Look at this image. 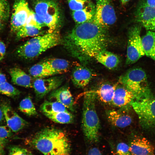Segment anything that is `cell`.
I'll return each mask as SVG.
<instances>
[{
  "label": "cell",
  "instance_id": "5",
  "mask_svg": "<svg viewBox=\"0 0 155 155\" xmlns=\"http://www.w3.org/2000/svg\"><path fill=\"white\" fill-rule=\"evenodd\" d=\"M119 82L133 94L134 100H140L152 95L145 71L140 68L131 69L121 76Z\"/></svg>",
  "mask_w": 155,
  "mask_h": 155
},
{
  "label": "cell",
  "instance_id": "17",
  "mask_svg": "<svg viewBox=\"0 0 155 155\" xmlns=\"http://www.w3.org/2000/svg\"><path fill=\"white\" fill-rule=\"evenodd\" d=\"M93 76L92 71L86 67L79 65L73 69L71 79L73 84L79 88L84 87L90 82Z\"/></svg>",
  "mask_w": 155,
  "mask_h": 155
},
{
  "label": "cell",
  "instance_id": "24",
  "mask_svg": "<svg viewBox=\"0 0 155 155\" xmlns=\"http://www.w3.org/2000/svg\"><path fill=\"white\" fill-rule=\"evenodd\" d=\"M116 85L109 84H102L96 90L94 91L96 98L104 103L112 104Z\"/></svg>",
  "mask_w": 155,
  "mask_h": 155
},
{
  "label": "cell",
  "instance_id": "3",
  "mask_svg": "<svg viewBox=\"0 0 155 155\" xmlns=\"http://www.w3.org/2000/svg\"><path fill=\"white\" fill-rule=\"evenodd\" d=\"M59 31L34 36L19 46L16 53L18 57L25 59L35 58L48 49L62 42Z\"/></svg>",
  "mask_w": 155,
  "mask_h": 155
},
{
  "label": "cell",
  "instance_id": "37",
  "mask_svg": "<svg viewBox=\"0 0 155 155\" xmlns=\"http://www.w3.org/2000/svg\"><path fill=\"white\" fill-rule=\"evenodd\" d=\"M6 51V47L5 43L0 40V61L4 58Z\"/></svg>",
  "mask_w": 155,
  "mask_h": 155
},
{
  "label": "cell",
  "instance_id": "7",
  "mask_svg": "<svg viewBox=\"0 0 155 155\" xmlns=\"http://www.w3.org/2000/svg\"><path fill=\"white\" fill-rule=\"evenodd\" d=\"M131 106L137 114L139 123L146 129L155 127V96H150L140 100H134Z\"/></svg>",
  "mask_w": 155,
  "mask_h": 155
},
{
  "label": "cell",
  "instance_id": "16",
  "mask_svg": "<svg viewBox=\"0 0 155 155\" xmlns=\"http://www.w3.org/2000/svg\"><path fill=\"white\" fill-rule=\"evenodd\" d=\"M134 100L133 94L129 90L121 84V86L116 85L112 104L122 108H128Z\"/></svg>",
  "mask_w": 155,
  "mask_h": 155
},
{
  "label": "cell",
  "instance_id": "38",
  "mask_svg": "<svg viewBox=\"0 0 155 155\" xmlns=\"http://www.w3.org/2000/svg\"><path fill=\"white\" fill-rule=\"evenodd\" d=\"M88 155H102L100 150L96 148L90 149L88 153Z\"/></svg>",
  "mask_w": 155,
  "mask_h": 155
},
{
  "label": "cell",
  "instance_id": "11",
  "mask_svg": "<svg viewBox=\"0 0 155 155\" xmlns=\"http://www.w3.org/2000/svg\"><path fill=\"white\" fill-rule=\"evenodd\" d=\"M63 81V77L54 76L46 78H36L33 85L36 98L40 100L50 92L60 87Z\"/></svg>",
  "mask_w": 155,
  "mask_h": 155
},
{
  "label": "cell",
  "instance_id": "40",
  "mask_svg": "<svg viewBox=\"0 0 155 155\" xmlns=\"http://www.w3.org/2000/svg\"><path fill=\"white\" fill-rule=\"evenodd\" d=\"M7 81V79L5 75L0 71V84Z\"/></svg>",
  "mask_w": 155,
  "mask_h": 155
},
{
  "label": "cell",
  "instance_id": "30",
  "mask_svg": "<svg viewBox=\"0 0 155 155\" xmlns=\"http://www.w3.org/2000/svg\"><path fill=\"white\" fill-rule=\"evenodd\" d=\"M9 14L10 7L7 0H0V32L5 28Z\"/></svg>",
  "mask_w": 155,
  "mask_h": 155
},
{
  "label": "cell",
  "instance_id": "15",
  "mask_svg": "<svg viewBox=\"0 0 155 155\" xmlns=\"http://www.w3.org/2000/svg\"><path fill=\"white\" fill-rule=\"evenodd\" d=\"M128 108H122L120 110L107 111L106 115L109 122L115 127L123 128L129 125L132 123L131 116L128 112Z\"/></svg>",
  "mask_w": 155,
  "mask_h": 155
},
{
  "label": "cell",
  "instance_id": "42",
  "mask_svg": "<svg viewBox=\"0 0 155 155\" xmlns=\"http://www.w3.org/2000/svg\"><path fill=\"white\" fill-rule=\"evenodd\" d=\"M8 142L7 139H3L0 138V145H5Z\"/></svg>",
  "mask_w": 155,
  "mask_h": 155
},
{
  "label": "cell",
  "instance_id": "14",
  "mask_svg": "<svg viewBox=\"0 0 155 155\" xmlns=\"http://www.w3.org/2000/svg\"><path fill=\"white\" fill-rule=\"evenodd\" d=\"M48 98L50 101L60 103L71 111H74L73 98L67 86L59 87L50 92Z\"/></svg>",
  "mask_w": 155,
  "mask_h": 155
},
{
  "label": "cell",
  "instance_id": "12",
  "mask_svg": "<svg viewBox=\"0 0 155 155\" xmlns=\"http://www.w3.org/2000/svg\"><path fill=\"white\" fill-rule=\"evenodd\" d=\"M135 20L146 30L155 32V7L144 2L137 7Z\"/></svg>",
  "mask_w": 155,
  "mask_h": 155
},
{
  "label": "cell",
  "instance_id": "29",
  "mask_svg": "<svg viewBox=\"0 0 155 155\" xmlns=\"http://www.w3.org/2000/svg\"><path fill=\"white\" fill-rule=\"evenodd\" d=\"M19 108L21 112L28 116H34L37 114L35 106L29 96L25 97L21 101Z\"/></svg>",
  "mask_w": 155,
  "mask_h": 155
},
{
  "label": "cell",
  "instance_id": "26",
  "mask_svg": "<svg viewBox=\"0 0 155 155\" xmlns=\"http://www.w3.org/2000/svg\"><path fill=\"white\" fill-rule=\"evenodd\" d=\"M44 114L53 121L60 124L71 123L74 120L73 116L69 111Z\"/></svg>",
  "mask_w": 155,
  "mask_h": 155
},
{
  "label": "cell",
  "instance_id": "1",
  "mask_svg": "<svg viewBox=\"0 0 155 155\" xmlns=\"http://www.w3.org/2000/svg\"><path fill=\"white\" fill-rule=\"evenodd\" d=\"M66 48L82 61L93 58L106 49L108 42L106 30L92 22L77 24L65 38Z\"/></svg>",
  "mask_w": 155,
  "mask_h": 155
},
{
  "label": "cell",
  "instance_id": "31",
  "mask_svg": "<svg viewBox=\"0 0 155 155\" xmlns=\"http://www.w3.org/2000/svg\"><path fill=\"white\" fill-rule=\"evenodd\" d=\"M21 92L7 81L0 84V93L13 97L19 95Z\"/></svg>",
  "mask_w": 155,
  "mask_h": 155
},
{
  "label": "cell",
  "instance_id": "25",
  "mask_svg": "<svg viewBox=\"0 0 155 155\" xmlns=\"http://www.w3.org/2000/svg\"><path fill=\"white\" fill-rule=\"evenodd\" d=\"M46 64L57 74L66 73L70 66L69 62L65 59L53 58L45 61Z\"/></svg>",
  "mask_w": 155,
  "mask_h": 155
},
{
  "label": "cell",
  "instance_id": "39",
  "mask_svg": "<svg viewBox=\"0 0 155 155\" xmlns=\"http://www.w3.org/2000/svg\"><path fill=\"white\" fill-rule=\"evenodd\" d=\"M5 121L4 115L1 109L0 108V125L5 123Z\"/></svg>",
  "mask_w": 155,
  "mask_h": 155
},
{
  "label": "cell",
  "instance_id": "32",
  "mask_svg": "<svg viewBox=\"0 0 155 155\" xmlns=\"http://www.w3.org/2000/svg\"><path fill=\"white\" fill-rule=\"evenodd\" d=\"M25 24L34 26L38 28H41L45 26L44 24L35 12L31 10Z\"/></svg>",
  "mask_w": 155,
  "mask_h": 155
},
{
  "label": "cell",
  "instance_id": "2",
  "mask_svg": "<svg viewBox=\"0 0 155 155\" xmlns=\"http://www.w3.org/2000/svg\"><path fill=\"white\" fill-rule=\"evenodd\" d=\"M29 141L30 144L43 155H70L69 140L61 129L51 127L43 128Z\"/></svg>",
  "mask_w": 155,
  "mask_h": 155
},
{
  "label": "cell",
  "instance_id": "8",
  "mask_svg": "<svg viewBox=\"0 0 155 155\" xmlns=\"http://www.w3.org/2000/svg\"><path fill=\"white\" fill-rule=\"evenodd\" d=\"M142 26L139 24H135L128 30L126 60L127 65L135 63L145 55L140 35Z\"/></svg>",
  "mask_w": 155,
  "mask_h": 155
},
{
  "label": "cell",
  "instance_id": "36",
  "mask_svg": "<svg viewBox=\"0 0 155 155\" xmlns=\"http://www.w3.org/2000/svg\"><path fill=\"white\" fill-rule=\"evenodd\" d=\"M12 131L7 125H0V138L7 139L12 135Z\"/></svg>",
  "mask_w": 155,
  "mask_h": 155
},
{
  "label": "cell",
  "instance_id": "10",
  "mask_svg": "<svg viewBox=\"0 0 155 155\" xmlns=\"http://www.w3.org/2000/svg\"><path fill=\"white\" fill-rule=\"evenodd\" d=\"M13 9L11 19V31L16 33L26 24L31 10L26 0H16Z\"/></svg>",
  "mask_w": 155,
  "mask_h": 155
},
{
  "label": "cell",
  "instance_id": "9",
  "mask_svg": "<svg viewBox=\"0 0 155 155\" xmlns=\"http://www.w3.org/2000/svg\"><path fill=\"white\" fill-rule=\"evenodd\" d=\"M95 13L92 22L107 29L114 24L117 17L111 0H96Z\"/></svg>",
  "mask_w": 155,
  "mask_h": 155
},
{
  "label": "cell",
  "instance_id": "45",
  "mask_svg": "<svg viewBox=\"0 0 155 155\" xmlns=\"http://www.w3.org/2000/svg\"><path fill=\"white\" fill-rule=\"evenodd\" d=\"M146 155H155L154 154H151Z\"/></svg>",
  "mask_w": 155,
  "mask_h": 155
},
{
  "label": "cell",
  "instance_id": "33",
  "mask_svg": "<svg viewBox=\"0 0 155 155\" xmlns=\"http://www.w3.org/2000/svg\"><path fill=\"white\" fill-rule=\"evenodd\" d=\"M69 6L73 11L81 9L92 3L91 0H68Z\"/></svg>",
  "mask_w": 155,
  "mask_h": 155
},
{
  "label": "cell",
  "instance_id": "28",
  "mask_svg": "<svg viewBox=\"0 0 155 155\" xmlns=\"http://www.w3.org/2000/svg\"><path fill=\"white\" fill-rule=\"evenodd\" d=\"M17 40L29 36L34 37L42 35L41 29L31 25H25L16 33Z\"/></svg>",
  "mask_w": 155,
  "mask_h": 155
},
{
  "label": "cell",
  "instance_id": "34",
  "mask_svg": "<svg viewBox=\"0 0 155 155\" xmlns=\"http://www.w3.org/2000/svg\"><path fill=\"white\" fill-rule=\"evenodd\" d=\"M8 155H34L26 149L16 146H10L9 148Z\"/></svg>",
  "mask_w": 155,
  "mask_h": 155
},
{
  "label": "cell",
  "instance_id": "44",
  "mask_svg": "<svg viewBox=\"0 0 155 155\" xmlns=\"http://www.w3.org/2000/svg\"><path fill=\"white\" fill-rule=\"evenodd\" d=\"M129 0H121V3L123 5L125 4L127 2H128Z\"/></svg>",
  "mask_w": 155,
  "mask_h": 155
},
{
  "label": "cell",
  "instance_id": "43",
  "mask_svg": "<svg viewBox=\"0 0 155 155\" xmlns=\"http://www.w3.org/2000/svg\"><path fill=\"white\" fill-rule=\"evenodd\" d=\"M5 146L0 145V155H5L4 148Z\"/></svg>",
  "mask_w": 155,
  "mask_h": 155
},
{
  "label": "cell",
  "instance_id": "22",
  "mask_svg": "<svg viewBox=\"0 0 155 155\" xmlns=\"http://www.w3.org/2000/svg\"><path fill=\"white\" fill-rule=\"evenodd\" d=\"M142 38L145 55L155 61V32L148 30Z\"/></svg>",
  "mask_w": 155,
  "mask_h": 155
},
{
  "label": "cell",
  "instance_id": "27",
  "mask_svg": "<svg viewBox=\"0 0 155 155\" xmlns=\"http://www.w3.org/2000/svg\"><path fill=\"white\" fill-rule=\"evenodd\" d=\"M40 108L43 113H53L68 111L67 108L60 103L50 100L45 101L41 105Z\"/></svg>",
  "mask_w": 155,
  "mask_h": 155
},
{
  "label": "cell",
  "instance_id": "20",
  "mask_svg": "<svg viewBox=\"0 0 155 155\" xmlns=\"http://www.w3.org/2000/svg\"><path fill=\"white\" fill-rule=\"evenodd\" d=\"M95 6L92 2L84 8L73 11V18L77 24L92 22L95 13Z\"/></svg>",
  "mask_w": 155,
  "mask_h": 155
},
{
  "label": "cell",
  "instance_id": "13",
  "mask_svg": "<svg viewBox=\"0 0 155 155\" xmlns=\"http://www.w3.org/2000/svg\"><path fill=\"white\" fill-rule=\"evenodd\" d=\"M7 125L12 132L16 133L26 127L28 122L20 117L7 103L1 104Z\"/></svg>",
  "mask_w": 155,
  "mask_h": 155
},
{
  "label": "cell",
  "instance_id": "19",
  "mask_svg": "<svg viewBox=\"0 0 155 155\" xmlns=\"http://www.w3.org/2000/svg\"><path fill=\"white\" fill-rule=\"evenodd\" d=\"M8 72L14 84L26 88H33L34 79L21 69L13 67L10 69Z\"/></svg>",
  "mask_w": 155,
  "mask_h": 155
},
{
  "label": "cell",
  "instance_id": "18",
  "mask_svg": "<svg viewBox=\"0 0 155 155\" xmlns=\"http://www.w3.org/2000/svg\"><path fill=\"white\" fill-rule=\"evenodd\" d=\"M129 150L131 155H146L154 154L155 148L146 138L138 137L131 142Z\"/></svg>",
  "mask_w": 155,
  "mask_h": 155
},
{
  "label": "cell",
  "instance_id": "4",
  "mask_svg": "<svg viewBox=\"0 0 155 155\" xmlns=\"http://www.w3.org/2000/svg\"><path fill=\"white\" fill-rule=\"evenodd\" d=\"M96 98L94 91H91L85 93L84 98L82 129L85 137L91 142L98 141L100 126L95 108Z\"/></svg>",
  "mask_w": 155,
  "mask_h": 155
},
{
  "label": "cell",
  "instance_id": "23",
  "mask_svg": "<svg viewBox=\"0 0 155 155\" xmlns=\"http://www.w3.org/2000/svg\"><path fill=\"white\" fill-rule=\"evenodd\" d=\"M30 75L35 78H45L56 75L44 61L36 64L29 70Z\"/></svg>",
  "mask_w": 155,
  "mask_h": 155
},
{
  "label": "cell",
  "instance_id": "21",
  "mask_svg": "<svg viewBox=\"0 0 155 155\" xmlns=\"http://www.w3.org/2000/svg\"><path fill=\"white\" fill-rule=\"evenodd\" d=\"M100 63L109 69L116 68L120 62V59L115 54L106 49L100 52L95 57Z\"/></svg>",
  "mask_w": 155,
  "mask_h": 155
},
{
  "label": "cell",
  "instance_id": "35",
  "mask_svg": "<svg viewBox=\"0 0 155 155\" xmlns=\"http://www.w3.org/2000/svg\"><path fill=\"white\" fill-rule=\"evenodd\" d=\"M117 155H131L129 146L124 142L120 143L117 145L116 148Z\"/></svg>",
  "mask_w": 155,
  "mask_h": 155
},
{
  "label": "cell",
  "instance_id": "41",
  "mask_svg": "<svg viewBox=\"0 0 155 155\" xmlns=\"http://www.w3.org/2000/svg\"><path fill=\"white\" fill-rule=\"evenodd\" d=\"M146 2L149 5L155 7V0H146Z\"/></svg>",
  "mask_w": 155,
  "mask_h": 155
},
{
  "label": "cell",
  "instance_id": "6",
  "mask_svg": "<svg viewBox=\"0 0 155 155\" xmlns=\"http://www.w3.org/2000/svg\"><path fill=\"white\" fill-rule=\"evenodd\" d=\"M35 12L48 28V32L56 30L60 20L61 13L57 3L53 0H36Z\"/></svg>",
  "mask_w": 155,
  "mask_h": 155
}]
</instances>
